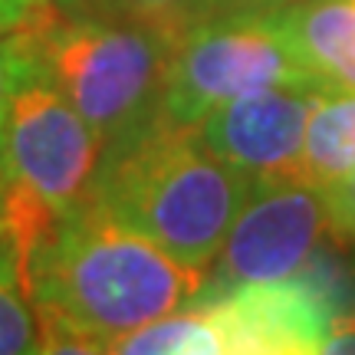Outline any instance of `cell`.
<instances>
[{
    "label": "cell",
    "mask_w": 355,
    "mask_h": 355,
    "mask_svg": "<svg viewBox=\"0 0 355 355\" xmlns=\"http://www.w3.org/2000/svg\"><path fill=\"white\" fill-rule=\"evenodd\" d=\"M194 270L112 217L92 198L56 224L24 266L40 313V352H112L119 339L198 300Z\"/></svg>",
    "instance_id": "cell-1"
},
{
    "label": "cell",
    "mask_w": 355,
    "mask_h": 355,
    "mask_svg": "<svg viewBox=\"0 0 355 355\" xmlns=\"http://www.w3.org/2000/svg\"><path fill=\"white\" fill-rule=\"evenodd\" d=\"M250 184L254 178L217 158L198 128L158 115L105 148L89 198L184 266L211 270Z\"/></svg>",
    "instance_id": "cell-2"
},
{
    "label": "cell",
    "mask_w": 355,
    "mask_h": 355,
    "mask_svg": "<svg viewBox=\"0 0 355 355\" xmlns=\"http://www.w3.org/2000/svg\"><path fill=\"white\" fill-rule=\"evenodd\" d=\"M13 30L105 148L139 135L162 115L165 69L178 33L148 20H53L43 3Z\"/></svg>",
    "instance_id": "cell-3"
},
{
    "label": "cell",
    "mask_w": 355,
    "mask_h": 355,
    "mask_svg": "<svg viewBox=\"0 0 355 355\" xmlns=\"http://www.w3.org/2000/svg\"><path fill=\"white\" fill-rule=\"evenodd\" d=\"M270 86L322 89L279 37L273 7L204 13L175 40L162 89V119L194 128L217 105Z\"/></svg>",
    "instance_id": "cell-4"
},
{
    "label": "cell",
    "mask_w": 355,
    "mask_h": 355,
    "mask_svg": "<svg viewBox=\"0 0 355 355\" xmlns=\"http://www.w3.org/2000/svg\"><path fill=\"white\" fill-rule=\"evenodd\" d=\"M102 155L105 141L30 56L0 141L3 184L66 217L92 194Z\"/></svg>",
    "instance_id": "cell-5"
},
{
    "label": "cell",
    "mask_w": 355,
    "mask_h": 355,
    "mask_svg": "<svg viewBox=\"0 0 355 355\" xmlns=\"http://www.w3.org/2000/svg\"><path fill=\"white\" fill-rule=\"evenodd\" d=\"M332 230L326 194L300 178H254L241 214L207 270L201 296L300 273Z\"/></svg>",
    "instance_id": "cell-6"
},
{
    "label": "cell",
    "mask_w": 355,
    "mask_h": 355,
    "mask_svg": "<svg viewBox=\"0 0 355 355\" xmlns=\"http://www.w3.org/2000/svg\"><path fill=\"white\" fill-rule=\"evenodd\" d=\"M214 309L227 355L322 352L336 322L329 296L306 270L286 279L250 283L220 296H198Z\"/></svg>",
    "instance_id": "cell-7"
},
{
    "label": "cell",
    "mask_w": 355,
    "mask_h": 355,
    "mask_svg": "<svg viewBox=\"0 0 355 355\" xmlns=\"http://www.w3.org/2000/svg\"><path fill=\"white\" fill-rule=\"evenodd\" d=\"M322 89L270 86L217 105L198 122L204 145L250 178H296L306 122Z\"/></svg>",
    "instance_id": "cell-8"
},
{
    "label": "cell",
    "mask_w": 355,
    "mask_h": 355,
    "mask_svg": "<svg viewBox=\"0 0 355 355\" xmlns=\"http://www.w3.org/2000/svg\"><path fill=\"white\" fill-rule=\"evenodd\" d=\"M273 24L296 63L326 92H355V0H293Z\"/></svg>",
    "instance_id": "cell-9"
},
{
    "label": "cell",
    "mask_w": 355,
    "mask_h": 355,
    "mask_svg": "<svg viewBox=\"0 0 355 355\" xmlns=\"http://www.w3.org/2000/svg\"><path fill=\"white\" fill-rule=\"evenodd\" d=\"M355 175V92H322L306 122L296 178L326 191Z\"/></svg>",
    "instance_id": "cell-10"
},
{
    "label": "cell",
    "mask_w": 355,
    "mask_h": 355,
    "mask_svg": "<svg viewBox=\"0 0 355 355\" xmlns=\"http://www.w3.org/2000/svg\"><path fill=\"white\" fill-rule=\"evenodd\" d=\"M40 313L24 290L13 247L0 237V355L40 352Z\"/></svg>",
    "instance_id": "cell-11"
},
{
    "label": "cell",
    "mask_w": 355,
    "mask_h": 355,
    "mask_svg": "<svg viewBox=\"0 0 355 355\" xmlns=\"http://www.w3.org/2000/svg\"><path fill=\"white\" fill-rule=\"evenodd\" d=\"M30 66V53H26L24 40L17 37V30L0 26V141H3V125H7V112H10V99L17 92V83Z\"/></svg>",
    "instance_id": "cell-12"
},
{
    "label": "cell",
    "mask_w": 355,
    "mask_h": 355,
    "mask_svg": "<svg viewBox=\"0 0 355 355\" xmlns=\"http://www.w3.org/2000/svg\"><path fill=\"white\" fill-rule=\"evenodd\" d=\"M139 20H148L155 26H165L171 33H181L198 17L201 0H122Z\"/></svg>",
    "instance_id": "cell-13"
},
{
    "label": "cell",
    "mask_w": 355,
    "mask_h": 355,
    "mask_svg": "<svg viewBox=\"0 0 355 355\" xmlns=\"http://www.w3.org/2000/svg\"><path fill=\"white\" fill-rule=\"evenodd\" d=\"M322 194H326V201H329L332 230L355 237V175L339 181V184H332V188H326Z\"/></svg>",
    "instance_id": "cell-14"
},
{
    "label": "cell",
    "mask_w": 355,
    "mask_h": 355,
    "mask_svg": "<svg viewBox=\"0 0 355 355\" xmlns=\"http://www.w3.org/2000/svg\"><path fill=\"white\" fill-rule=\"evenodd\" d=\"M322 352H355V313L339 316L332 322L329 339H326V349H322Z\"/></svg>",
    "instance_id": "cell-15"
},
{
    "label": "cell",
    "mask_w": 355,
    "mask_h": 355,
    "mask_svg": "<svg viewBox=\"0 0 355 355\" xmlns=\"http://www.w3.org/2000/svg\"><path fill=\"white\" fill-rule=\"evenodd\" d=\"M43 0H0V26H20Z\"/></svg>",
    "instance_id": "cell-16"
},
{
    "label": "cell",
    "mask_w": 355,
    "mask_h": 355,
    "mask_svg": "<svg viewBox=\"0 0 355 355\" xmlns=\"http://www.w3.org/2000/svg\"><path fill=\"white\" fill-rule=\"evenodd\" d=\"M217 7V10H227V7H279V3H286V0H201V10H198V17L204 13V7ZM194 17V20H198Z\"/></svg>",
    "instance_id": "cell-17"
},
{
    "label": "cell",
    "mask_w": 355,
    "mask_h": 355,
    "mask_svg": "<svg viewBox=\"0 0 355 355\" xmlns=\"http://www.w3.org/2000/svg\"><path fill=\"white\" fill-rule=\"evenodd\" d=\"M0 237H3V168H0Z\"/></svg>",
    "instance_id": "cell-18"
}]
</instances>
